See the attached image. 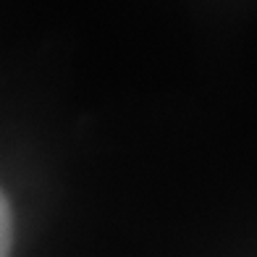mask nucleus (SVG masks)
Returning a JSON list of instances; mask_svg holds the SVG:
<instances>
[{"mask_svg": "<svg viewBox=\"0 0 257 257\" xmlns=\"http://www.w3.org/2000/svg\"><path fill=\"white\" fill-rule=\"evenodd\" d=\"M0 210H3V241H0V244H3V249H0V252H3V254H8V200H6V197H3V207H0Z\"/></svg>", "mask_w": 257, "mask_h": 257, "instance_id": "obj_1", "label": "nucleus"}]
</instances>
